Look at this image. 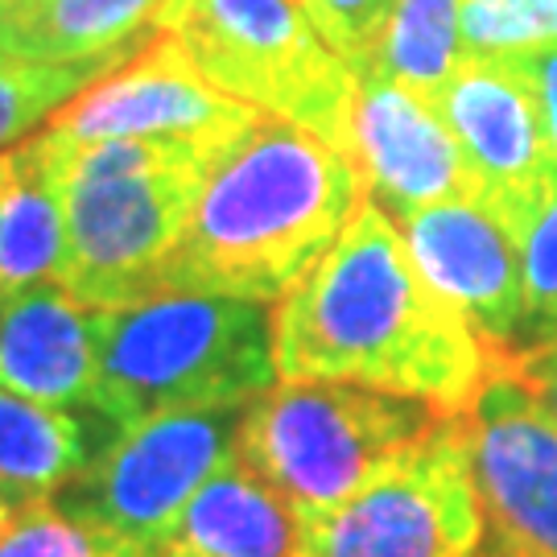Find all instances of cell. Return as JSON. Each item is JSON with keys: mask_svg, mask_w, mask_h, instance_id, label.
I'll list each match as a JSON object with an SVG mask.
<instances>
[{"mask_svg": "<svg viewBox=\"0 0 557 557\" xmlns=\"http://www.w3.org/2000/svg\"><path fill=\"white\" fill-rule=\"evenodd\" d=\"M430 103L475 170L479 202L492 207L517 236L557 170L537 96L517 59H462Z\"/></svg>", "mask_w": 557, "mask_h": 557, "instance_id": "8fae6325", "label": "cell"}, {"mask_svg": "<svg viewBox=\"0 0 557 557\" xmlns=\"http://www.w3.org/2000/svg\"><path fill=\"white\" fill-rule=\"evenodd\" d=\"M351 158L363 186L393 220L434 202L479 199L475 170L434 103L380 71H356Z\"/></svg>", "mask_w": 557, "mask_h": 557, "instance_id": "4fadbf2b", "label": "cell"}, {"mask_svg": "<svg viewBox=\"0 0 557 557\" xmlns=\"http://www.w3.org/2000/svg\"><path fill=\"white\" fill-rule=\"evenodd\" d=\"M298 549L301 517L236 455L195 492L149 557H298Z\"/></svg>", "mask_w": 557, "mask_h": 557, "instance_id": "9a60e30c", "label": "cell"}, {"mask_svg": "<svg viewBox=\"0 0 557 557\" xmlns=\"http://www.w3.org/2000/svg\"><path fill=\"white\" fill-rule=\"evenodd\" d=\"M153 29L178 41L223 96L351 153L356 71L322 41L298 0H165Z\"/></svg>", "mask_w": 557, "mask_h": 557, "instance_id": "8992f818", "label": "cell"}, {"mask_svg": "<svg viewBox=\"0 0 557 557\" xmlns=\"http://www.w3.org/2000/svg\"><path fill=\"white\" fill-rule=\"evenodd\" d=\"M124 59L96 62H25L0 54V153L41 133L66 103Z\"/></svg>", "mask_w": 557, "mask_h": 557, "instance_id": "ffe728a7", "label": "cell"}, {"mask_svg": "<svg viewBox=\"0 0 557 557\" xmlns=\"http://www.w3.org/2000/svg\"><path fill=\"white\" fill-rule=\"evenodd\" d=\"M492 363L512 372L541 400V409L557 421V338L529 347V351H517V356H492Z\"/></svg>", "mask_w": 557, "mask_h": 557, "instance_id": "d4e9b609", "label": "cell"}, {"mask_svg": "<svg viewBox=\"0 0 557 557\" xmlns=\"http://www.w3.org/2000/svg\"><path fill=\"white\" fill-rule=\"evenodd\" d=\"M66 207L54 158L38 140L0 153V294L62 277Z\"/></svg>", "mask_w": 557, "mask_h": 557, "instance_id": "e0dca14e", "label": "cell"}, {"mask_svg": "<svg viewBox=\"0 0 557 557\" xmlns=\"http://www.w3.org/2000/svg\"><path fill=\"white\" fill-rule=\"evenodd\" d=\"M517 66L524 71V79L537 96L541 128H545V145H549V158L557 165V46L533 50V54H520Z\"/></svg>", "mask_w": 557, "mask_h": 557, "instance_id": "484cf974", "label": "cell"}, {"mask_svg": "<svg viewBox=\"0 0 557 557\" xmlns=\"http://www.w3.org/2000/svg\"><path fill=\"white\" fill-rule=\"evenodd\" d=\"M0 557H149L128 541L112 537L87 520L66 517L54 499L17 508L0 537Z\"/></svg>", "mask_w": 557, "mask_h": 557, "instance_id": "603a6c76", "label": "cell"}, {"mask_svg": "<svg viewBox=\"0 0 557 557\" xmlns=\"http://www.w3.org/2000/svg\"><path fill=\"white\" fill-rule=\"evenodd\" d=\"M479 545L483 504L458 413L442 418L351 499L301 520L298 557H475Z\"/></svg>", "mask_w": 557, "mask_h": 557, "instance_id": "52a82bcc", "label": "cell"}, {"mask_svg": "<svg viewBox=\"0 0 557 557\" xmlns=\"http://www.w3.org/2000/svg\"><path fill=\"white\" fill-rule=\"evenodd\" d=\"M165 0H0V54L25 62L128 59Z\"/></svg>", "mask_w": 557, "mask_h": 557, "instance_id": "2e32d148", "label": "cell"}, {"mask_svg": "<svg viewBox=\"0 0 557 557\" xmlns=\"http://www.w3.org/2000/svg\"><path fill=\"white\" fill-rule=\"evenodd\" d=\"M462 62V0H393L372 59L356 71H380L384 79L434 100Z\"/></svg>", "mask_w": 557, "mask_h": 557, "instance_id": "d6986e66", "label": "cell"}, {"mask_svg": "<svg viewBox=\"0 0 557 557\" xmlns=\"http://www.w3.org/2000/svg\"><path fill=\"white\" fill-rule=\"evenodd\" d=\"M13 517H17V508H13V504H9V499L0 496V537H4V529H9V524H13Z\"/></svg>", "mask_w": 557, "mask_h": 557, "instance_id": "4316f807", "label": "cell"}, {"mask_svg": "<svg viewBox=\"0 0 557 557\" xmlns=\"http://www.w3.org/2000/svg\"><path fill=\"white\" fill-rule=\"evenodd\" d=\"M306 17L314 21L322 41L335 50L351 71L363 66L376 50L393 0H298Z\"/></svg>", "mask_w": 557, "mask_h": 557, "instance_id": "cb8c5ba5", "label": "cell"}, {"mask_svg": "<svg viewBox=\"0 0 557 557\" xmlns=\"http://www.w3.org/2000/svg\"><path fill=\"white\" fill-rule=\"evenodd\" d=\"M397 223L421 277L471 322L487 356L517 351L524 335V281L520 244L508 223L479 199L434 202Z\"/></svg>", "mask_w": 557, "mask_h": 557, "instance_id": "7c38bea8", "label": "cell"}, {"mask_svg": "<svg viewBox=\"0 0 557 557\" xmlns=\"http://www.w3.org/2000/svg\"><path fill=\"white\" fill-rule=\"evenodd\" d=\"M520 281H524V335L517 351L557 338V170L537 207L517 232ZM508 351V356H517Z\"/></svg>", "mask_w": 557, "mask_h": 557, "instance_id": "44dd1931", "label": "cell"}, {"mask_svg": "<svg viewBox=\"0 0 557 557\" xmlns=\"http://www.w3.org/2000/svg\"><path fill=\"white\" fill-rule=\"evenodd\" d=\"M91 442L83 418L0 388V496L13 508L50 499L103 450Z\"/></svg>", "mask_w": 557, "mask_h": 557, "instance_id": "ac0fdd59", "label": "cell"}, {"mask_svg": "<svg viewBox=\"0 0 557 557\" xmlns=\"http://www.w3.org/2000/svg\"><path fill=\"white\" fill-rule=\"evenodd\" d=\"M244 409H182L128 425L50 499L149 554L202 483L239 455Z\"/></svg>", "mask_w": 557, "mask_h": 557, "instance_id": "ba28073f", "label": "cell"}, {"mask_svg": "<svg viewBox=\"0 0 557 557\" xmlns=\"http://www.w3.org/2000/svg\"><path fill=\"white\" fill-rule=\"evenodd\" d=\"M252 120L257 108L211 87L178 41L153 29L137 54L75 96L34 137L54 153L96 140H186L223 149Z\"/></svg>", "mask_w": 557, "mask_h": 557, "instance_id": "9c48e42d", "label": "cell"}, {"mask_svg": "<svg viewBox=\"0 0 557 557\" xmlns=\"http://www.w3.org/2000/svg\"><path fill=\"white\" fill-rule=\"evenodd\" d=\"M273 356L285 380H343L467 413L492 356L421 277L393 215L363 202L326 257L281 298Z\"/></svg>", "mask_w": 557, "mask_h": 557, "instance_id": "6da1fadb", "label": "cell"}, {"mask_svg": "<svg viewBox=\"0 0 557 557\" xmlns=\"http://www.w3.org/2000/svg\"><path fill=\"white\" fill-rule=\"evenodd\" d=\"M462 421L492 545L512 557H557V421L496 363Z\"/></svg>", "mask_w": 557, "mask_h": 557, "instance_id": "30bf717a", "label": "cell"}, {"mask_svg": "<svg viewBox=\"0 0 557 557\" xmlns=\"http://www.w3.org/2000/svg\"><path fill=\"white\" fill-rule=\"evenodd\" d=\"M96 335L91 409L116 430L158 413L252 405L277 376L264 301L161 294L124 310H96Z\"/></svg>", "mask_w": 557, "mask_h": 557, "instance_id": "277c9868", "label": "cell"}, {"mask_svg": "<svg viewBox=\"0 0 557 557\" xmlns=\"http://www.w3.org/2000/svg\"><path fill=\"white\" fill-rule=\"evenodd\" d=\"M557 46V0H462V59H520Z\"/></svg>", "mask_w": 557, "mask_h": 557, "instance_id": "7402d4cb", "label": "cell"}, {"mask_svg": "<svg viewBox=\"0 0 557 557\" xmlns=\"http://www.w3.org/2000/svg\"><path fill=\"white\" fill-rule=\"evenodd\" d=\"M442 418L450 413L363 384L285 380L244 409L239 458L301 520H314L413 450Z\"/></svg>", "mask_w": 557, "mask_h": 557, "instance_id": "5b68a950", "label": "cell"}, {"mask_svg": "<svg viewBox=\"0 0 557 557\" xmlns=\"http://www.w3.org/2000/svg\"><path fill=\"white\" fill-rule=\"evenodd\" d=\"M46 153L59 165L66 207L59 277L66 294L91 310L158 298L161 269L178 248L220 149L186 140H96Z\"/></svg>", "mask_w": 557, "mask_h": 557, "instance_id": "3957f363", "label": "cell"}, {"mask_svg": "<svg viewBox=\"0 0 557 557\" xmlns=\"http://www.w3.org/2000/svg\"><path fill=\"white\" fill-rule=\"evenodd\" d=\"M475 557H512V554H504V549H496V545H487V549H479Z\"/></svg>", "mask_w": 557, "mask_h": 557, "instance_id": "83f0119b", "label": "cell"}, {"mask_svg": "<svg viewBox=\"0 0 557 557\" xmlns=\"http://www.w3.org/2000/svg\"><path fill=\"white\" fill-rule=\"evenodd\" d=\"M100 372L96 310L66 294L62 281H41L4 294L0 314V388L54 409L91 405Z\"/></svg>", "mask_w": 557, "mask_h": 557, "instance_id": "5bb4252c", "label": "cell"}, {"mask_svg": "<svg viewBox=\"0 0 557 557\" xmlns=\"http://www.w3.org/2000/svg\"><path fill=\"white\" fill-rule=\"evenodd\" d=\"M363 202L368 186L351 153L301 124L257 112L211 161L190 223L161 269L158 298H285Z\"/></svg>", "mask_w": 557, "mask_h": 557, "instance_id": "7a4b0ae2", "label": "cell"}]
</instances>
